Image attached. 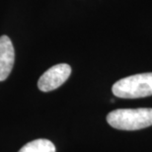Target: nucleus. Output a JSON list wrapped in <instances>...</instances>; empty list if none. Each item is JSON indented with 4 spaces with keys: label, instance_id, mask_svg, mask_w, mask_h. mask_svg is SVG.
<instances>
[{
    "label": "nucleus",
    "instance_id": "1",
    "mask_svg": "<svg viewBox=\"0 0 152 152\" xmlns=\"http://www.w3.org/2000/svg\"><path fill=\"white\" fill-rule=\"evenodd\" d=\"M107 121L114 129L137 130L152 126V109H118L107 115Z\"/></svg>",
    "mask_w": 152,
    "mask_h": 152
},
{
    "label": "nucleus",
    "instance_id": "2",
    "mask_svg": "<svg viewBox=\"0 0 152 152\" xmlns=\"http://www.w3.org/2000/svg\"><path fill=\"white\" fill-rule=\"evenodd\" d=\"M114 95L123 99H136L152 95V72L120 79L112 88Z\"/></svg>",
    "mask_w": 152,
    "mask_h": 152
},
{
    "label": "nucleus",
    "instance_id": "3",
    "mask_svg": "<svg viewBox=\"0 0 152 152\" xmlns=\"http://www.w3.org/2000/svg\"><path fill=\"white\" fill-rule=\"evenodd\" d=\"M71 74V67L66 63H59L48 69L38 81L39 89L42 92H50L57 89L67 80Z\"/></svg>",
    "mask_w": 152,
    "mask_h": 152
},
{
    "label": "nucleus",
    "instance_id": "4",
    "mask_svg": "<svg viewBox=\"0 0 152 152\" xmlns=\"http://www.w3.org/2000/svg\"><path fill=\"white\" fill-rule=\"evenodd\" d=\"M15 60V51L11 39L7 36L0 37V81L7 79Z\"/></svg>",
    "mask_w": 152,
    "mask_h": 152
},
{
    "label": "nucleus",
    "instance_id": "5",
    "mask_svg": "<svg viewBox=\"0 0 152 152\" xmlns=\"http://www.w3.org/2000/svg\"><path fill=\"white\" fill-rule=\"evenodd\" d=\"M19 152H56V146L48 139H36L24 145Z\"/></svg>",
    "mask_w": 152,
    "mask_h": 152
}]
</instances>
